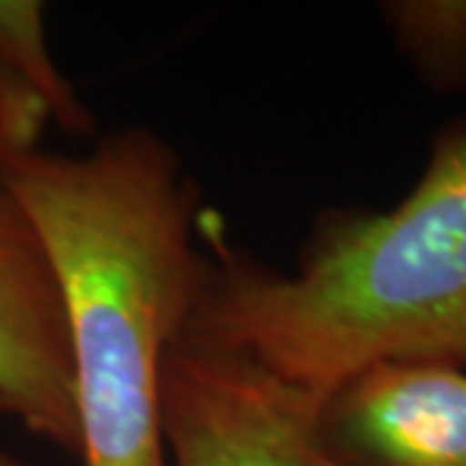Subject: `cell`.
<instances>
[{"label":"cell","instance_id":"obj_1","mask_svg":"<svg viewBox=\"0 0 466 466\" xmlns=\"http://www.w3.org/2000/svg\"><path fill=\"white\" fill-rule=\"evenodd\" d=\"M0 174L63 299L81 466H168L161 376L208 267L179 153L148 127H122L86 153L34 148Z\"/></svg>","mask_w":466,"mask_h":466},{"label":"cell","instance_id":"obj_2","mask_svg":"<svg viewBox=\"0 0 466 466\" xmlns=\"http://www.w3.org/2000/svg\"><path fill=\"white\" fill-rule=\"evenodd\" d=\"M208 267L182 339L233 352L321 404L381 363L466 370V122L435 137L389 213L321 218L293 272L202 223Z\"/></svg>","mask_w":466,"mask_h":466},{"label":"cell","instance_id":"obj_3","mask_svg":"<svg viewBox=\"0 0 466 466\" xmlns=\"http://www.w3.org/2000/svg\"><path fill=\"white\" fill-rule=\"evenodd\" d=\"M168 466H350L319 431V407L233 352L177 342L161 376Z\"/></svg>","mask_w":466,"mask_h":466},{"label":"cell","instance_id":"obj_4","mask_svg":"<svg viewBox=\"0 0 466 466\" xmlns=\"http://www.w3.org/2000/svg\"><path fill=\"white\" fill-rule=\"evenodd\" d=\"M0 415L78 456L66 311L32 218L0 174Z\"/></svg>","mask_w":466,"mask_h":466},{"label":"cell","instance_id":"obj_5","mask_svg":"<svg viewBox=\"0 0 466 466\" xmlns=\"http://www.w3.org/2000/svg\"><path fill=\"white\" fill-rule=\"evenodd\" d=\"M319 431L350 466H466V370L368 368L321 404Z\"/></svg>","mask_w":466,"mask_h":466},{"label":"cell","instance_id":"obj_6","mask_svg":"<svg viewBox=\"0 0 466 466\" xmlns=\"http://www.w3.org/2000/svg\"><path fill=\"white\" fill-rule=\"evenodd\" d=\"M0 66L47 104L52 125L73 135L94 133V116L52 57L42 3L0 0Z\"/></svg>","mask_w":466,"mask_h":466},{"label":"cell","instance_id":"obj_7","mask_svg":"<svg viewBox=\"0 0 466 466\" xmlns=\"http://www.w3.org/2000/svg\"><path fill=\"white\" fill-rule=\"evenodd\" d=\"M383 18L400 50L435 88H466V0L386 3Z\"/></svg>","mask_w":466,"mask_h":466},{"label":"cell","instance_id":"obj_8","mask_svg":"<svg viewBox=\"0 0 466 466\" xmlns=\"http://www.w3.org/2000/svg\"><path fill=\"white\" fill-rule=\"evenodd\" d=\"M50 125L47 104L11 70L0 66V167L39 148Z\"/></svg>","mask_w":466,"mask_h":466},{"label":"cell","instance_id":"obj_9","mask_svg":"<svg viewBox=\"0 0 466 466\" xmlns=\"http://www.w3.org/2000/svg\"><path fill=\"white\" fill-rule=\"evenodd\" d=\"M0 466H36L32 461H24L18 456H11V453H0Z\"/></svg>","mask_w":466,"mask_h":466}]
</instances>
